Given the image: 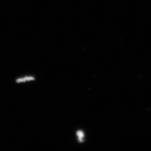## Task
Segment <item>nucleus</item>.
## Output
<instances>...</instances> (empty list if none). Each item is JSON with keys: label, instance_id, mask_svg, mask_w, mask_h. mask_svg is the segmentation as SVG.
I'll return each instance as SVG.
<instances>
[{"label": "nucleus", "instance_id": "obj_1", "mask_svg": "<svg viewBox=\"0 0 151 151\" xmlns=\"http://www.w3.org/2000/svg\"><path fill=\"white\" fill-rule=\"evenodd\" d=\"M34 77L32 76H26L23 78H19L16 80V82L18 83H24L26 82L31 81L34 80Z\"/></svg>", "mask_w": 151, "mask_h": 151}, {"label": "nucleus", "instance_id": "obj_2", "mask_svg": "<svg viewBox=\"0 0 151 151\" xmlns=\"http://www.w3.org/2000/svg\"><path fill=\"white\" fill-rule=\"evenodd\" d=\"M77 135L78 136L80 140H81L82 138L83 137V134L81 132H79L77 133Z\"/></svg>", "mask_w": 151, "mask_h": 151}]
</instances>
